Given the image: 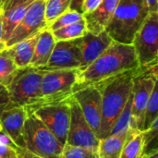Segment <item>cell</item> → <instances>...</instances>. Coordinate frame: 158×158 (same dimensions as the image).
<instances>
[{"instance_id":"obj_33","label":"cell","mask_w":158,"mask_h":158,"mask_svg":"<svg viewBox=\"0 0 158 158\" xmlns=\"http://www.w3.org/2000/svg\"><path fill=\"white\" fill-rule=\"evenodd\" d=\"M34 0H7L2 6L3 9H8L11 8L13 6H16L18 5H21V4H31L32 3Z\"/></svg>"},{"instance_id":"obj_10","label":"cell","mask_w":158,"mask_h":158,"mask_svg":"<svg viewBox=\"0 0 158 158\" xmlns=\"http://www.w3.org/2000/svg\"><path fill=\"white\" fill-rule=\"evenodd\" d=\"M45 2L46 0H34L30 4L21 21L6 42V48L24 39L39 34L40 31L47 28L48 25L44 17Z\"/></svg>"},{"instance_id":"obj_34","label":"cell","mask_w":158,"mask_h":158,"mask_svg":"<svg viewBox=\"0 0 158 158\" xmlns=\"http://www.w3.org/2000/svg\"><path fill=\"white\" fill-rule=\"evenodd\" d=\"M17 153H18V158H43L35 154L31 153L30 151L24 148H19L17 150Z\"/></svg>"},{"instance_id":"obj_28","label":"cell","mask_w":158,"mask_h":158,"mask_svg":"<svg viewBox=\"0 0 158 158\" xmlns=\"http://www.w3.org/2000/svg\"><path fill=\"white\" fill-rule=\"evenodd\" d=\"M60 158H98L96 150L65 144Z\"/></svg>"},{"instance_id":"obj_39","label":"cell","mask_w":158,"mask_h":158,"mask_svg":"<svg viewBox=\"0 0 158 158\" xmlns=\"http://www.w3.org/2000/svg\"><path fill=\"white\" fill-rule=\"evenodd\" d=\"M6 1H7V0H0V2L2 3V6H3V5H4Z\"/></svg>"},{"instance_id":"obj_8","label":"cell","mask_w":158,"mask_h":158,"mask_svg":"<svg viewBox=\"0 0 158 158\" xmlns=\"http://www.w3.org/2000/svg\"><path fill=\"white\" fill-rule=\"evenodd\" d=\"M69 99L25 107L27 112L37 117L63 144H66L70 121Z\"/></svg>"},{"instance_id":"obj_27","label":"cell","mask_w":158,"mask_h":158,"mask_svg":"<svg viewBox=\"0 0 158 158\" xmlns=\"http://www.w3.org/2000/svg\"><path fill=\"white\" fill-rule=\"evenodd\" d=\"M82 19H83V15L81 12L69 8V9L66 10L65 12H63L61 15H59L56 19H55L47 26V28L51 31H54L57 29H60V28L69 25L71 23L77 22Z\"/></svg>"},{"instance_id":"obj_6","label":"cell","mask_w":158,"mask_h":158,"mask_svg":"<svg viewBox=\"0 0 158 158\" xmlns=\"http://www.w3.org/2000/svg\"><path fill=\"white\" fill-rule=\"evenodd\" d=\"M79 72L80 69L44 70L40 97L35 105L59 102L70 98L77 85Z\"/></svg>"},{"instance_id":"obj_21","label":"cell","mask_w":158,"mask_h":158,"mask_svg":"<svg viewBox=\"0 0 158 158\" xmlns=\"http://www.w3.org/2000/svg\"><path fill=\"white\" fill-rule=\"evenodd\" d=\"M127 136L108 135L99 139L96 154L98 158H119Z\"/></svg>"},{"instance_id":"obj_35","label":"cell","mask_w":158,"mask_h":158,"mask_svg":"<svg viewBox=\"0 0 158 158\" xmlns=\"http://www.w3.org/2000/svg\"><path fill=\"white\" fill-rule=\"evenodd\" d=\"M2 13L3 8L0 6V52L6 49V44L3 40V30H2Z\"/></svg>"},{"instance_id":"obj_15","label":"cell","mask_w":158,"mask_h":158,"mask_svg":"<svg viewBox=\"0 0 158 158\" xmlns=\"http://www.w3.org/2000/svg\"><path fill=\"white\" fill-rule=\"evenodd\" d=\"M27 118L24 106L10 105L1 115L0 127L13 140L19 148H24L23 127Z\"/></svg>"},{"instance_id":"obj_16","label":"cell","mask_w":158,"mask_h":158,"mask_svg":"<svg viewBox=\"0 0 158 158\" xmlns=\"http://www.w3.org/2000/svg\"><path fill=\"white\" fill-rule=\"evenodd\" d=\"M118 0H103L101 5L93 12L83 15L87 31L92 34H99L106 31L112 19Z\"/></svg>"},{"instance_id":"obj_12","label":"cell","mask_w":158,"mask_h":158,"mask_svg":"<svg viewBox=\"0 0 158 158\" xmlns=\"http://www.w3.org/2000/svg\"><path fill=\"white\" fill-rule=\"evenodd\" d=\"M69 104L70 121L66 144L96 150L99 138L86 121L78 103L72 96L69 99Z\"/></svg>"},{"instance_id":"obj_25","label":"cell","mask_w":158,"mask_h":158,"mask_svg":"<svg viewBox=\"0 0 158 158\" xmlns=\"http://www.w3.org/2000/svg\"><path fill=\"white\" fill-rule=\"evenodd\" d=\"M72 0H46L44 8V17L49 25L63 12L70 8Z\"/></svg>"},{"instance_id":"obj_9","label":"cell","mask_w":158,"mask_h":158,"mask_svg":"<svg viewBox=\"0 0 158 158\" xmlns=\"http://www.w3.org/2000/svg\"><path fill=\"white\" fill-rule=\"evenodd\" d=\"M131 44L134 47L140 66L157 61L158 12H150L135 33Z\"/></svg>"},{"instance_id":"obj_3","label":"cell","mask_w":158,"mask_h":158,"mask_svg":"<svg viewBox=\"0 0 158 158\" xmlns=\"http://www.w3.org/2000/svg\"><path fill=\"white\" fill-rule=\"evenodd\" d=\"M148 14L146 0H118L106 31L113 41L131 44Z\"/></svg>"},{"instance_id":"obj_7","label":"cell","mask_w":158,"mask_h":158,"mask_svg":"<svg viewBox=\"0 0 158 158\" xmlns=\"http://www.w3.org/2000/svg\"><path fill=\"white\" fill-rule=\"evenodd\" d=\"M43 75L44 70L38 68L19 69L6 86L11 103L24 107L35 105L40 97Z\"/></svg>"},{"instance_id":"obj_18","label":"cell","mask_w":158,"mask_h":158,"mask_svg":"<svg viewBox=\"0 0 158 158\" xmlns=\"http://www.w3.org/2000/svg\"><path fill=\"white\" fill-rule=\"evenodd\" d=\"M38 35L39 34H36L32 37L24 39L13 44L12 46L6 48L19 69L30 66L34 53V48L38 39Z\"/></svg>"},{"instance_id":"obj_26","label":"cell","mask_w":158,"mask_h":158,"mask_svg":"<svg viewBox=\"0 0 158 158\" xmlns=\"http://www.w3.org/2000/svg\"><path fill=\"white\" fill-rule=\"evenodd\" d=\"M158 118V82L155 85L149 101L147 103L145 112H144V118H143V131L147 130L155 119Z\"/></svg>"},{"instance_id":"obj_2","label":"cell","mask_w":158,"mask_h":158,"mask_svg":"<svg viewBox=\"0 0 158 158\" xmlns=\"http://www.w3.org/2000/svg\"><path fill=\"white\" fill-rule=\"evenodd\" d=\"M139 68L127 70L95 83L102 97V118L99 139L109 135L116 120L123 110L131 94L133 78Z\"/></svg>"},{"instance_id":"obj_36","label":"cell","mask_w":158,"mask_h":158,"mask_svg":"<svg viewBox=\"0 0 158 158\" xmlns=\"http://www.w3.org/2000/svg\"><path fill=\"white\" fill-rule=\"evenodd\" d=\"M149 13L158 12V0H146Z\"/></svg>"},{"instance_id":"obj_14","label":"cell","mask_w":158,"mask_h":158,"mask_svg":"<svg viewBox=\"0 0 158 158\" xmlns=\"http://www.w3.org/2000/svg\"><path fill=\"white\" fill-rule=\"evenodd\" d=\"M113 40L106 31H104L99 34H92L87 31L83 36L75 39V43L81 55V69L92 64L111 44Z\"/></svg>"},{"instance_id":"obj_5","label":"cell","mask_w":158,"mask_h":158,"mask_svg":"<svg viewBox=\"0 0 158 158\" xmlns=\"http://www.w3.org/2000/svg\"><path fill=\"white\" fill-rule=\"evenodd\" d=\"M157 82V61L139 67L133 78L131 89V129L143 131L145 108L153 89Z\"/></svg>"},{"instance_id":"obj_24","label":"cell","mask_w":158,"mask_h":158,"mask_svg":"<svg viewBox=\"0 0 158 158\" xmlns=\"http://www.w3.org/2000/svg\"><path fill=\"white\" fill-rule=\"evenodd\" d=\"M19 68L15 64L7 50L0 52V84L7 86L12 81Z\"/></svg>"},{"instance_id":"obj_13","label":"cell","mask_w":158,"mask_h":158,"mask_svg":"<svg viewBox=\"0 0 158 158\" xmlns=\"http://www.w3.org/2000/svg\"><path fill=\"white\" fill-rule=\"evenodd\" d=\"M82 59L75 40L56 42L51 56L43 70L81 69Z\"/></svg>"},{"instance_id":"obj_38","label":"cell","mask_w":158,"mask_h":158,"mask_svg":"<svg viewBox=\"0 0 158 158\" xmlns=\"http://www.w3.org/2000/svg\"><path fill=\"white\" fill-rule=\"evenodd\" d=\"M82 2H83V0H72L71 5H70V9L77 10V11L81 12V7Z\"/></svg>"},{"instance_id":"obj_22","label":"cell","mask_w":158,"mask_h":158,"mask_svg":"<svg viewBox=\"0 0 158 158\" xmlns=\"http://www.w3.org/2000/svg\"><path fill=\"white\" fill-rule=\"evenodd\" d=\"M87 32L86 22L84 18L77 22L71 23L60 29L52 31L56 42L58 41H71L83 36Z\"/></svg>"},{"instance_id":"obj_32","label":"cell","mask_w":158,"mask_h":158,"mask_svg":"<svg viewBox=\"0 0 158 158\" xmlns=\"http://www.w3.org/2000/svg\"><path fill=\"white\" fill-rule=\"evenodd\" d=\"M0 144L11 147V148H13L15 150L19 149V147L16 145V143L13 142V140L1 129V127H0Z\"/></svg>"},{"instance_id":"obj_11","label":"cell","mask_w":158,"mask_h":158,"mask_svg":"<svg viewBox=\"0 0 158 158\" xmlns=\"http://www.w3.org/2000/svg\"><path fill=\"white\" fill-rule=\"evenodd\" d=\"M72 97L78 103L86 121L99 138L101 118H102V97L101 92L96 84L77 86Z\"/></svg>"},{"instance_id":"obj_19","label":"cell","mask_w":158,"mask_h":158,"mask_svg":"<svg viewBox=\"0 0 158 158\" xmlns=\"http://www.w3.org/2000/svg\"><path fill=\"white\" fill-rule=\"evenodd\" d=\"M30 4H21L8 9H3L2 13V30L3 40L6 42L9 39L11 33L21 21Z\"/></svg>"},{"instance_id":"obj_23","label":"cell","mask_w":158,"mask_h":158,"mask_svg":"<svg viewBox=\"0 0 158 158\" xmlns=\"http://www.w3.org/2000/svg\"><path fill=\"white\" fill-rule=\"evenodd\" d=\"M131 109H132V97L131 94L127 101L123 110L116 120L109 135L127 136L129 131L131 129Z\"/></svg>"},{"instance_id":"obj_20","label":"cell","mask_w":158,"mask_h":158,"mask_svg":"<svg viewBox=\"0 0 158 158\" xmlns=\"http://www.w3.org/2000/svg\"><path fill=\"white\" fill-rule=\"evenodd\" d=\"M145 153L144 136L143 131L131 129L119 158H141Z\"/></svg>"},{"instance_id":"obj_1","label":"cell","mask_w":158,"mask_h":158,"mask_svg":"<svg viewBox=\"0 0 158 158\" xmlns=\"http://www.w3.org/2000/svg\"><path fill=\"white\" fill-rule=\"evenodd\" d=\"M139 67L133 45L113 41L92 64L80 70L76 87L95 84Z\"/></svg>"},{"instance_id":"obj_17","label":"cell","mask_w":158,"mask_h":158,"mask_svg":"<svg viewBox=\"0 0 158 158\" xmlns=\"http://www.w3.org/2000/svg\"><path fill=\"white\" fill-rule=\"evenodd\" d=\"M55 44L56 40L52 31L48 28L43 30L38 35L34 53L30 66L38 69H43L45 67L51 56Z\"/></svg>"},{"instance_id":"obj_40","label":"cell","mask_w":158,"mask_h":158,"mask_svg":"<svg viewBox=\"0 0 158 158\" xmlns=\"http://www.w3.org/2000/svg\"><path fill=\"white\" fill-rule=\"evenodd\" d=\"M0 6H2V3L0 2Z\"/></svg>"},{"instance_id":"obj_29","label":"cell","mask_w":158,"mask_h":158,"mask_svg":"<svg viewBox=\"0 0 158 158\" xmlns=\"http://www.w3.org/2000/svg\"><path fill=\"white\" fill-rule=\"evenodd\" d=\"M10 105H12V103L10 101L9 94H8V91H7L6 87L0 84V118H1L2 113Z\"/></svg>"},{"instance_id":"obj_37","label":"cell","mask_w":158,"mask_h":158,"mask_svg":"<svg viewBox=\"0 0 158 158\" xmlns=\"http://www.w3.org/2000/svg\"><path fill=\"white\" fill-rule=\"evenodd\" d=\"M141 158H158V149L154 148L147 151Z\"/></svg>"},{"instance_id":"obj_4","label":"cell","mask_w":158,"mask_h":158,"mask_svg":"<svg viewBox=\"0 0 158 158\" xmlns=\"http://www.w3.org/2000/svg\"><path fill=\"white\" fill-rule=\"evenodd\" d=\"M24 149L43 158H60L64 145L32 113L27 112L23 127Z\"/></svg>"},{"instance_id":"obj_31","label":"cell","mask_w":158,"mask_h":158,"mask_svg":"<svg viewBox=\"0 0 158 158\" xmlns=\"http://www.w3.org/2000/svg\"><path fill=\"white\" fill-rule=\"evenodd\" d=\"M0 158H18L17 150L0 144Z\"/></svg>"},{"instance_id":"obj_30","label":"cell","mask_w":158,"mask_h":158,"mask_svg":"<svg viewBox=\"0 0 158 158\" xmlns=\"http://www.w3.org/2000/svg\"><path fill=\"white\" fill-rule=\"evenodd\" d=\"M102 2L103 0H83L81 7V13L82 15H87L93 12L101 5Z\"/></svg>"}]
</instances>
